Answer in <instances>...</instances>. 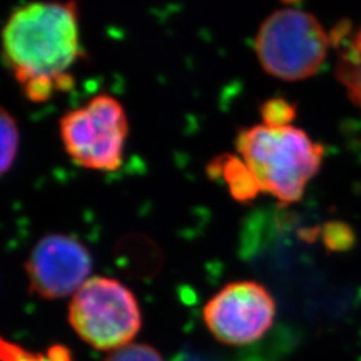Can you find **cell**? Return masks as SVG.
<instances>
[{
  "mask_svg": "<svg viewBox=\"0 0 361 361\" xmlns=\"http://www.w3.org/2000/svg\"><path fill=\"white\" fill-rule=\"evenodd\" d=\"M79 55L75 0L27 3L13 10L3 28V58L23 95L34 104L73 86L70 68Z\"/></svg>",
  "mask_w": 361,
  "mask_h": 361,
  "instance_id": "obj_1",
  "label": "cell"
},
{
  "mask_svg": "<svg viewBox=\"0 0 361 361\" xmlns=\"http://www.w3.org/2000/svg\"><path fill=\"white\" fill-rule=\"evenodd\" d=\"M209 169L210 174H216L224 178L233 197L238 201L253 200L257 194L261 193L257 182L240 157L221 155Z\"/></svg>",
  "mask_w": 361,
  "mask_h": 361,
  "instance_id": "obj_9",
  "label": "cell"
},
{
  "mask_svg": "<svg viewBox=\"0 0 361 361\" xmlns=\"http://www.w3.org/2000/svg\"><path fill=\"white\" fill-rule=\"evenodd\" d=\"M235 150L261 193L283 204L300 201L323 165V146L292 125L243 129L235 137Z\"/></svg>",
  "mask_w": 361,
  "mask_h": 361,
  "instance_id": "obj_2",
  "label": "cell"
},
{
  "mask_svg": "<svg viewBox=\"0 0 361 361\" xmlns=\"http://www.w3.org/2000/svg\"><path fill=\"white\" fill-rule=\"evenodd\" d=\"M276 313V301L264 285L235 281L207 301L204 322L219 343L247 345L271 329Z\"/></svg>",
  "mask_w": 361,
  "mask_h": 361,
  "instance_id": "obj_6",
  "label": "cell"
},
{
  "mask_svg": "<svg viewBox=\"0 0 361 361\" xmlns=\"http://www.w3.org/2000/svg\"><path fill=\"white\" fill-rule=\"evenodd\" d=\"M332 42L312 13L285 7L264 19L255 38V51L267 74L298 82L320 71Z\"/></svg>",
  "mask_w": 361,
  "mask_h": 361,
  "instance_id": "obj_3",
  "label": "cell"
},
{
  "mask_svg": "<svg viewBox=\"0 0 361 361\" xmlns=\"http://www.w3.org/2000/svg\"><path fill=\"white\" fill-rule=\"evenodd\" d=\"M66 153L80 168L110 173L121 168L129 137V118L110 94H98L59 121Z\"/></svg>",
  "mask_w": 361,
  "mask_h": 361,
  "instance_id": "obj_4",
  "label": "cell"
},
{
  "mask_svg": "<svg viewBox=\"0 0 361 361\" xmlns=\"http://www.w3.org/2000/svg\"><path fill=\"white\" fill-rule=\"evenodd\" d=\"M0 170L6 174L13 168L19 153L20 131L15 116L4 107L0 111Z\"/></svg>",
  "mask_w": 361,
  "mask_h": 361,
  "instance_id": "obj_10",
  "label": "cell"
},
{
  "mask_svg": "<svg viewBox=\"0 0 361 361\" xmlns=\"http://www.w3.org/2000/svg\"><path fill=\"white\" fill-rule=\"evenodd\" d=\"M0 361H55L51 356L30 352L10 341L1 340L0 344Z\"/></svg>",
  "mask_w": 361,
  "mask_h": 361,
  "instance_id": "obj_13",
  "label": "cell"
},
{
  "mask_svg": "<svg viewBox=\"0 0 361 361\" xmlns=\"http://www.w3.org/2000/svg\"><path fill=\"white\" fill-rule=\"evenodd\" d=\"M104 361H164L157 349L147 344H128L111 350Z\"/></svg>",
  "mask_w": 361,
  "mask_h": 361,
  "instance_id": "obj_12",
  "label": "cell"
},
{
  "mask_svg": "<svg viewBox=\"0 0 361 361\" xmlns=\"http://www.w3.org/2000/svg\"><path fill=\"white\" fill-rule=\"evenodd\" d=\"M332 40L338 55L336 77L344 86L349 99L361 109V27L349 37L340 30Z\"/></svg>",
  "mask_w": 361,
  "mask_h": 361,
  "instance_id": "obj_8",
  "label": "cell"
},
{
  "mask_svg": "<svg viewBox=\"0 0 361 361\" xmlns=\"http://www.w3.org/2000/svg\"><path fill=\"white\" fill-rule=\"evenodd\" d=\"M261 116L268 126H286L295 119L296 107L284 98H271L261 106Z\"/></svg>",
  "mask_w": 361,
  "mask_h": 361,
  "instance_id": "obj_11",
  "label": "cell"
},
{
  "mask_svg": "<svg viewBox=\"0 0 361 361\" xmlns=\"http://www.w3.org/2000/svg\"><path fill=\"white\" fill-rule=\"evenodd\" d=\"M91 268L92 259L86 246L59 233L40 238L26 262L31 292L46 300L74 296L89 280Z\"/></svg>",
  "mask_w": 361,
  "mask_h": 361,
  "instance_id": "obj_7",
  "label": "cell"
},
{
  "mask_svg": "<svg viewBox=\"0 0 361 361\" xmlns=\"http://www.w3.org/2000/svg\"><path fill=\"white\" fill-rule=\"evenodd\" d=\"M348 231L347 228L343 229V225H337V224H331L326 226L325 229V243L326 245L332 249L335 247H341L343 246V241H344V232Z\"/></svg>",
  "mask_w": 361,
  "mask_h": 361,
  "instance_id": "obj_14",
  "label": "cell"
},
{
  "mask_svg": "<svg viewBox=\"0 0 361 361\" xmlns=\"http://www.w3.org/2000/svg\"><path fill=\"white\" fill-rule=\"evenodd\" d=\"M68 322L92 348L111 352L131 344L141 329V310L125 285L97 276L90 277L73 296Z\"/></svg>",
  "mask_w": 361,
  "mask_h": 361,
  "instance_id": "obj_5",
  "label": "cell"
}]
</instances>
